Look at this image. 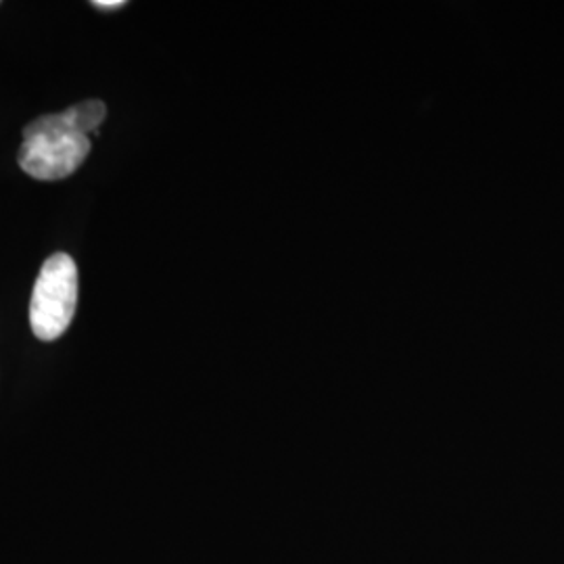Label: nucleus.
Segmentation results:
<instances>
[{
  "label": "nucleus",
  "instance_id": "obj_4",
  "mask_svg": "<svg viewBox=\"0 0 564 564\" xmlns=\"http://www.w3.org/2000/svg\"><path fill=\"white\" fill-rule=\"evenodd\" d=\"M123 4H126L123 0H95L93 2V7H97L101 11H116V9H121Z\"/></svg>",
  "mask_w": 564,
  "mask_h": 564
},
{
  "label": "nucleus",
  "instance_id": "obj_2",
  "mask_svg": "<svg viewBox=\"0 0 564 564\" xmlns=\"http://www.w3.org/2000/svg\"><path fill=\"white\" fill-rule=\"evenodd\" d=\"M78 305V268L67 253L51 256L32 291L30 324L41 341H55L69 328Z\"/></svg>",
  "mask_w": 564,
  "mask_h": 564
},
{
  "label": "nucleus",
  "instance_id": "obj_1",
  "mask_svg": "<svg viewBox=\"0 0 564 564\" xmlns=\"http://www.w3.org/2000/svg\"><path fill=\"white\" fill-rule=\"evenodd\" d=\"M90 147V137L80 132L65 111L42 116L23 130L21 170L36 181H63L86 162Z\"/></svg>",
  "mask_w": 564,
  "mask_h": 564
},
{
  "label": "nucleus",
  "instance_id": "obj_3",
  "mask_svg": "<svg viewBox=\"0 0 564 564\" xmlns=\"http://www.w3.org/2000/svg\"><path fill=\"white\" fill-rule=\"evenodd\" d=\"M65 113H67L69 120L74 121V126L80 132L90 134V132L99 130V126L107 116V107L99 99H90V101L78 102V105L65 109Z\"/></svg>",
  "mask_w": 564,
  "mask_h": 564
}]
</instances>
